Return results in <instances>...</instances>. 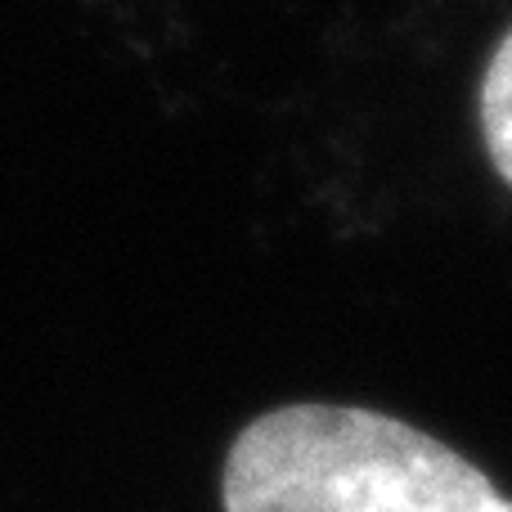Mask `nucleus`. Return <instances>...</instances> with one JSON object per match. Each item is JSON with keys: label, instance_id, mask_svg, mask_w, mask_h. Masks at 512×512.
I'll list each match as a JSON object with an SVG mask.
<instances>
[{"label": "nucleus", "instance_id": "nucleus-2", "mask_svg": "<svg viewBox=\"0 0 512 512\" xmlns=\"http://www.w3.org/2000/svg\"><path fill=\"white\" fill-rule=\"evenodd\" d=\"M481 135H486V153L490 167L499 171V180L512 189V27L504 32V41L495 45L481 77Z\"/></svg>", "mask_w": 512, "mask_h": 512}, {"label": "nucleus", "instance_id": "nucleus-1", "mask_svg": "<svg viewBox=\"0 0 512 512\" xmlns=\"http://www.w3.org/2000/svg\"><path fill=\"white\" fill-rule=\"evenodd\" d=\"M225 512H512L472 459L405 418L355 405H283L234 436Z\"/></svg>", "mask_w": 512, "mask_h": 512}]
</instances>
